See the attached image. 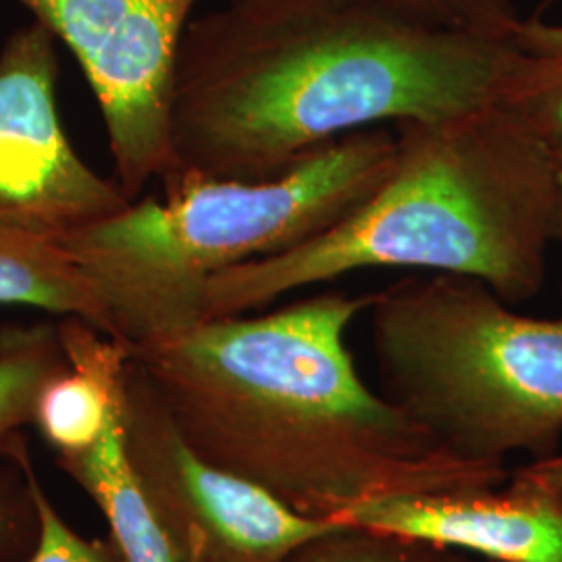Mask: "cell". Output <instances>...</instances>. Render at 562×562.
I'll return each instance as SVG.
<instances>
[{
	"label": "cell",
	"mask_w": 562,
	"mask_h": 562,
	"mask_svg": "<svg viewBox=\"0 0 562 562\" xmlns=\"http://www.w3.org/2000/svg\"><path fill=\"white\" fill-rule=\"evenodd\" d=\"M515 42L521 57L501 102L562 162V23L522 18Z\"/></svg>",
	"instance_id": "5bb4252c"
},
{
	"label": "cell",
	"mask_w": 562,
	"mask_h": 562,
	"mask_svg": "<svg viewBox=\"0 0 562 562\" xmlns=\"http://www.w3.org/2000/svg\"><path fill=\"white\" fill-rule=\"evenodd\" d=\"M559 165V188H557V202H554V217H552V244L562 246V162Z\"/></svg>",
	"instance_id": "ffe728a7"
},
{
	"label": "cell",
	"mask_w": 562,
	"mask_h": 562,
	"mask_svg": "<svg viewBox=\"0 0 562 562\" xmlns=\"http://www.w3.org/2000/svg\"><path fill=\"white\" fill-rule=\"evenodd\" d=\"M440 562H492V561H485V559H482V561H475V559H471V557H461V554H454L452 550H446L443 552L442 559H440Z\"/></svg>",
	"instance_id": "44dd1931"
},
{
	"label": "cell",
	"mask_w": 562,
	"mask_h": 562,
	"mask_svg": "<svg viewBox=\"0 0 562 562\" xmlns=\"http://www.w3.org/2000/svg\"><path fill=\"white\" fill-rule=\"evenodd\" d=\"M13 461L20 462L25 473L41 519L38 543L25 562H123L111 538H83L60 517L36 473L30 448H25Z\"/></svg>",
	"instance_id": "e0dca14e"
},
{
	"label": "cell",
	"mask_w": 562,
	"mask_h": 562,
	"mask_svg": "<svg viewBox=\"0 0 562 562\" xmlns=\"http://www.w3.org/2000/svg\"><path fill=\"white\" fill-rule=\"evenodd\" d=\"M57 38L32 20L0 46V232L60 241L123 211L120 181L81 159L57 106Z\"/></svg>",
	"instance_id": "ba28073f"
},
{
	"label": "cell",
	"mask_w": 562,
	"mask_h": 562,
	"mask_svg": "<svg viewBox=\"0 0 562 562\" xmlns=\"http://www.w3.org/2000/svg\"><path fill=\"white\" fill-rule=\"evenodd\" d=\"M38 533V508L20 462H0V562L27 561Z\"/></svg>",
	"instance_id": "ac0fdd59"
},
{
	"label": "cell",
	"mask_w": 562,
	"mask_h": 562,
	"mask_svg": "<svg viewBox=\"0 0 562 562\" xmlns=\"http://www.w3.org/2000/svg\"><path fill=\"white\" fill-rule=\"evenodd\" d=\"M373 294L323 292L259 315L130 346L181 438L311 519L398 494L498 487L504 464L462 461L369 390L346 329Z\"/></svg>",
	"instance_id": "6da1fadb"
},
{
	"label": "cell",
	"mask_w": 562,
	"mask_h": 562,
	"mask_svg": "<svg viewBox=\"0 0 562 562\" xmlns=\"http://www.w3.org/2000/svg\"><path fill=\"white\" fill-rule=\"evenodd\" d=\"M0 304L78 317L111 336L101 299L60 241L0 232Z\"/></svg>",
	"instance_id": "7c38bea8"
},
{
	"label": "cell",
	"mask_w": 562,
	"mask_h": 562,
	"mask_svg": "<svg viewBox=\"0 0 562 562\" xmlns=\"http://www.w3.org/2000/svg\"><path fill=\"white\" fill-rule=\"evenodd\" d=\"M123 446L180 562H281L296 546L340 525L304 517L257 483L204 461L181 438L132 355L123 390Z\"/></svg>",
	"instance_id": "52a82bcc"
},
{
	"label": "cell",
	"mask_w": 562,
	"mask_h": 562,
	"mask_svg": "<svg viewBox=\"0 0 562 562\" xmlns=\"http://www.w3.org/2000/svg\"><path fill=\"white\" fill-rule=\"evenodd\" d=\"M508 487L398 494L350 510L340 522L461 548L492 562H562V510L517 471Z\"/></svg>",
	"instance_id": "9c48e42d"
},
{
	"label": "cell",
	"mask_w": 562,
	"mask_h": 562,
	"mask_svg": "<svg viewBox=\"0 0 562 562\" xmlns=\"http://www.w3.org/2000/svg\"><path fill=\"white\" fill-rule=\"evenodd\" d=\"M57 467L101 508L123 562H180L125 457L123 402L99 442L57 454Z\"/></svg>",
	"instance_id": "8fae6325"
},
{
	"label": "cell",
	"mask_w": 562,
	"mask_h": 562,
	"mask_svg": "<svg viewBox=\"0 0 562 562\" xmlns=\"http://www.w3.org/2000/svg\"><path fill=\"white\" fill-rule=\"evenodd\" d=\"M259 7L369 4L406 18L492 41H515L522 18L515 0H238Z\"/></svg>",
	"instance_id": "9a60e30c"
},
{
	"label": "cell",
	"mask_w": 562,
	"mask_h": 562,
	"mask_svg": "<svg viewBox=\"0 0 562 562\" xmlns=\"http://www.w3.org/2000/svg\"><path fill=\"white\" fill-rule=\"evenodd\" d=\"M76 57L101 109L113 178L136 201L173 162L181 41L201 0H15Z\"/></svg>",
	"instance_id": "8992f818"
},
{
	"label": "cell",
	"mask_w": 562,
	"mask_h": 562,
	"mask_svg": "<svg viewBox=\"0 0 562 562\" xmlns=\"http://www.w3.org/2000/svg\"><path fill=\"white\" fill-rule=\"evenodd\" d=\"M519 57L369 4L227 0L183 34L167 173L278 178L350 134L501 102Z\"/></svg>",
	"instance_id": "7a4b0ae2"
},
{
	"label": "cell",
	"mask_w": 562,
	"mask_h": 562,
	"mask_svg": "<svg viewBox=\"0 0 562 562\" xmlns=\"http://www.w3.org/2000/svg\"><path fill=\"white\" fill-rule=\"evenodd\" d=\"M67 367L42 387L34 427L57 454L92 448L120 413L130 346L78 317H63Z\"/></svg>",
	"instance_id": "30bf717a"
},
{
	"label": "cell",
	"mask_w": 562,
	"mask_h": 562,
	"mask_svg": "<svg viewBox=\"0 0 562 562\" xmlns=\"http://www.w3.org/2000/svg\"><path fill=\"white\" fill-rule=\"evenodd\" d=\"M517 473L525 480L536 483L543 494H548L554 503L559 504L562 510V454L531 462L527 467L517 469Z\"/></svg>",
	"instance_id": "d6986e66"
},
{
	"label": "cell",
	"mask_w": 562,
	"mask_h": 562,
	"mask_svg": "<svg viewBox=\"0 0 562 562\" xmlns=\"http://www.w3.org/2000/svg\"><path fill=\"white\" fill-rule=\"evenodd\" d=\"M396 157L340 222L296 248L232 267L204 290V322L362 269L467 276L504 302L540 294L559 165L504 102L394 127Z\"/></svg>",
	"instance_id": "3957f363"
},
{
	"label": "cell",
	"mask_w": 562,
	"mask_h": 562,
	"mask_svg": "<svg viewBox=\"0 0 562 562\" xmlns=\"http://www.w3.org/2000/svg\"><path fill=\"white\" fill-rule=\"evenodd\" d=\"M436 543L340 522L296 546L281 562H440Z\"/></svg>",
	"instance_id": "2e32d148"
},
{
	"label": "cell",
	"mask_w": 562,
	"mask_h": 562,
	"mask_svg": "<svg viewBox=\"0 0 562 562\" xmlns=\"http://www.w3.org/2000/svg\"><path fill=\"white\" fill-rule=\"evenodd\" d=\"M394 157V130L373 127L269 180L167 173L162 196H138L60 244L101 299L111 336L138 346L204 322V290L215 276L340 222L380 186Z\"/></svg>",
	"instance_id": "277c9868"
},
{
	"label": "cell",
	"mask_w": 562,
	"mask_h": 562,
	"mask_svg": "<svg viewBox=\"0 0 562 562\" xmlns=\"http://www.w3.org/2000/svg\"><path fill=\"white\" fill-rule=\"evenodd\" d=\"M67 367L59 325L36 323L0 331V461H13L27 446L42 387Z\"/></svg>",
	"instance_id": "4fadbf2b"
},
{
	"label": "cell",
	"mask_w": 562,
	"mask_h": 562,
	"mask_svg": "<svg viewBox=\"0 0 562 562\" xmlns=\"http://www.w3.org/2000/svg\"><path fill=\"white\" fill-rule=\"evenodd\" d=\"M380 394L462 461L554 457L562 436V317L533 319L487 283L408 273L373 294Z\"/></svg>",
	"instance_id": "5b68a950"
}]
</instances>
